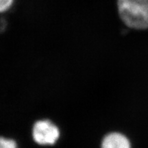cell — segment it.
<instances>
[{
    "mask_svg": "<svg viewBox=\"0 0 148 148\" xmlns=\"http://www.w3.org/2000/svg\"><path fill=\"white\" fill-rule=\"evenodd\" d=\"M33 138L40 145H53L58 140L60 132L58 127L49 120H40L33 127Z\"/></svg>",
    "mask_w": 148,
    "mask_h": 148,
    "instance_id": "cell-2",
    "label": "cell"
},
{
    "mask_svg": "<svg viewBox=\"0 0 148 148\" xmlns=\"http://www.w3.org/2000/svg\"><path fill=\"white\" fill-rule=\"evenodd\" d=\"M0 148H17V145L14 140L0 136Z\"/></svg>",
    "mask_w": 148,
    "mask_h": 148,
    "instance_id": "cell-4",
    "label": "cell"
},
{
    "mask_svg": "<svg viewBox=\"0 0 148 148\" xmlns=\"http://www.w3.org/2000/svg\"><path fill=\"white\" fill-rule=\"evenodd\" d=\"M120 17L127 26L143 29L148 27V0H118Z\"/></svg>",
    "mask_w": 148,
    "mask_h": 148,
    "instance_id": "cell-1",
    "label": "cell"
},
{
    "mask_svg": "<svg viewBox=\"0 0 148 148\" xmlns=\"http://www.w3.org/2000/svg\"><path fill=\"white\" fill-rule=\"evenodd\" d=\"M13 0H0V12H4L10 8Z\"/></svg>",
    "mask_w": 148,
    "mask_h": 148,
    "instance_id": "cell-5",
    "label": "cell"
},
{
    "mask_svg": "<svg viewBox=\"0 0 148 148\" xmlns=\"http://www.w3.org/2000/svg\"><path fill=\"white\" fill-rule=\"evenodd\" d=\"M101 148H131V145L124 135L113 132L105 136L101 143Z\"/></svg>",
    "mask_w": 148,
    "mask_h": 148,
    "instance_id": "cell-3",
    "label": "cell"
}]
</instances>
